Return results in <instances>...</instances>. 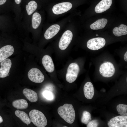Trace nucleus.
Segmentation results:
<instances>
[{"label": "nucleus", "instance_id": "obj_1", "mask_svg": "<svg viewBox=\"0 0 127 127\" xmlns=\"http://www.w3.org/2000/svg\"><path fill=\"white\" fill-rule=\"evenodd\" d=\"M60 116L67 122L72 124L75 118V113L72 105L65 103L58 107L57 109Z\"/></svg>", "mask_w": 127, "mask_h": 127}, {"label": "nucleus", "instance_id": "obj_2", "mask_svg": "<svg viewBox=\"0 0 127 127\" xmlns=\"http://www.w3.org/2000/svg\"><path fill=\"white\" fill-rule=\"evenodd\" d=\"M30 119L33 123L38 127H44L47 124L46 118L40 111L36 109L31 111L29 113Z\"/></svg>", "mask_w": 127, "mask_h": 127}, {"label": "nucleus", "instance_id": "obj_3", "mask_svg": "<svg viewBox=\"0 0 127 127\" xmlns=\"http://www.w3.org/2000/svg\"><path fill=\"white\" fill-rule=\"evenodd\" d=\"M80 71L79 66L77 63H73L69 65L66 75V81L70 83L74 82L77 79Z\"/></svg>", "mask_w": 127, "mask_h": 127}, {"label": "nucleus", "instance_id": "obj_4", "mask_svg": "<svg viewBox=\"0 0 127 127\" xmlns=\"http://www.w3.org/2000/svg\"><path fill=\"white\" fill-rule=\"evenodd\" d=\"M100 74L104 77H109L113 76L115 72V69L113 64L107 62L102 64L100 67Z\"/></svg>", "mask_w": 127, "mask_h": 127}, {"label": "nucleus", "instance_id": "obj_5", "mask_svg": "<svg viewBox=\"0 0 127 127\" xmlns=\"http://www.w3.org/2000/svg\"><path fill=\"white\" fill-rule=\"evenodd\" d=\"M105 44L106 41L104 38L97 37L89 40L87 43V46L90 49L96 50L103 48Z\"/></svg>", "mask_w": 127, "mask_h": 127}, {"label": "nucleus", "instance_id": "obj_6", "mask_svg": "<svg viewBox=\"0 0 127 127\" xmlns=\"http://www.w3.org/2000/svg\"><path fill=\"white\" fill-rule=\"evenodd\" d=\"M28 77L31 81L37 83H40L44 80V77L40 71L36 68L30 70L28 74Z\"/></svg>", "mask_w": 127, "mask_h": 127}, {"label": "nucleus", "instance_id": "obj_7", "mask_svg": "<svg viewBox=\"0 0 127 127\" xmlns=\"http://www.w3.org/2000/svg\"><path fill=\"white\" fill-rule=\"evenodd\" d=\"M73 34L71 31L67 30L62 35L59 43V47L62 50L65 49L68 47L72 40Z\"/></svg>", "mask_w": 127, "mask_h": 127}, {"label": "nucleus", "instance_id": "obj_8", "mask_svg": "<svg viewBox=\"0 0 127 127\" xmlns=\"http://www.w3.org/2000/svg\"><path fill=\"white\" fill-rule=\"evenodd\" d=\"M108 125L109 127H127V116L115 117L110 119Z\"/></svg>", "mask_w": 127, "mask_h": 127}, {"label": "nucleus", "instance_id": "obj_9", "mask_svg": "<svg viewBox=\"0 0 127 127\" xmlns=\"http://www.w3.org/2000/svg\"><path fill=\"white\" fill-rule=\"evenodd\" d=\"M72 7V4L70 2L61 3L54 5L53 7L52 11L54 14L59 15L68 11Z\"/></svg>", "mask_w": 127, "mask_h": 127}, {"label": "nucleus", "instance_id": "obj_10", "mask_svg": "<svg viewBox=\"0 0 127 127\" xmlns=\"http://www.w3.org/2000/svg\"><path fill=\"white\" fill-rule=\"evenodd\" d=\"M12 64L11 60L9 59H7L1 62L0 78H4L8 76Z\"/></svg>", "mask_w": 127, "mask_h": 127}, {"label": "nucleus", "instance_id": "obj_11", "mask_svg": "<svg viewBox=\"0 0 127 127\" xmlns=\"http://www.w3.org/2000/svg\"><path fill=\"white\" fill-rule=\"evenodd\" d=\"M14 51L13 47L7 45L0 49V63L7 59L13 53Z\"/></svg>", "mask_w": 127, "mask_h": 127}, {"label": "nucleus", "instance_id": "obj_12", "mask_svg": "<svg viewBox=\"0 0 127 127\" xmlns=\"http://www.w3.org/2000/svg\"><path fill=\"white\" fill-rule=\"evenodd\" d=\"M112 1V0H102L95 6V12L100 13L107 10L110 8Z\"/></svg>", "mask_w": 127, "mask_h": 127}, {"label": "nucleus", "instance_id": "obj_13", "mask_svg": "<svg viewBox=\"0 0 127 127\" xmlns=\"http://www.w3.org/2000/svg\"><path fill=\"white\" fill-rule=\"evenodd\" d=\"M43 65L46 71L49 72H52L54 70V66L52 58L49 56H44L42 59Z\"/></svg>", "mask_w": 127, "mask_h": 127}, {"label": "nucleus", "instance_id": "obj_14", "mask_svg": "<svg viewBox=\"0 0 127 127\" xmlns=\"http://www.w3.org/2000/svg\"><path fill=\"white\" fill-rule=\"evenodd\" d=\"M60 29V26L58 24L51 25L45 31L44 34L45 38L47 40L51 39L58 33Z\"/></svg>", "mask_w": 127, "mask_h": 127}, {"label": "nucleus", "instance_id": "obj_15", "mask_svg": "<svg viewBox=\"0 0 127 127\" xmlns=\"http://www.w3.org/2000/svg\"><path fill=\"white\" fill-rule=\"evenodd\" d=\"M83 91L85 97L88 99H92L94 95V90L92 83L90 82L86 83L84 85Z\"/></svg>", "mask_w": 127, "mask_h": 127}, {"label": "nucleus", "instance_id": "obj_16", "mask_svg": "<svg viewBox=\"0 0 127 127\" xmlns=\"http://www.w3.org/2000/svg\"><path fill=\"white\" fill-rule=\"evenodd\" d=\"M23 92L26 98L31 102H36L38 99L37 93L31 89L25 88L23 90Z\"/></svg>", "mask_w": 127, "mask_h": 127}, {"label": "nucleus", "instance_id": "obj_17", "mask_svg": "<svg viewBox=\"0 0 127 127\" xmlns=\"http://www.w3.org/2000/svg\"><path fill=\"white\" fill-rule=\"evenodd\" d=\"M107 22V20L106 19H99L92 24L90 27L91 29L94 30L101 29L105 27Z\"/></svg>", "mask_w": 127, "mask_h": 127}, {"label": "nucleus", "instance_id": "obj_18", "mask_svg": "<svg viewBox=\"0 0 127 127\" xmlns=\"http://www.w3.org/2000/svg\"><path fill=\"white\" fill-rule=\"evenodd\" d=\"M114 34L117 36H120L127 34V26L121 24L119 27H115L113 30Z\"/></svg>", "mask_w": 127, "mask_h": 127}, {"label": "nucleus", "instance_id": "obj_19", "mask_svg": "<svg viewBox=\"0 0 127 127\" xmlns=\"http://www.w3.org/2000/svg\"><path fill=\"white\" fill-rule=\"evenodd\" d=\"M15 114L16 116L19 118L24 123L28 125L31 122L30 119L28 115L25 112L19 111L16 110Z\"/></svg>", "mask_w": 127, "mask_h": 127}, {"label": "nucleus", "instance_id": "obj_20", "mask_svg": "<svg viewBox=\"0 0 127 127\" xmlns=\"http://www.w3.org/2000/svg\"><path fill=\"white\" fill-rule=\"evenodd\" d=\"M12 106L17 109H25L28 106V103L26 100L23 99L15 100L12 103Z\"/></svg>", "mask_w": 127, "mask_h": 127}, {"label": "nucleus", "instance_id": "obj_21", "mask_svg": "<svg viewBox=\"0 0 127 127\" xmlns=\"http://www.w3.org/2000/svg\"><path fill=\"white\" fill-rule=\"evenodd\" d=\"M41 21L40 15L37 12L34 13L32 15V20L33 28L34 29L37 28L40 24Z\"/></svg>", "mask_w": 127, "mask_h": 127}, {"label": "nucleus", "instance_id": "obj_22", "mask_svg": "<svg viewBox=\"0 0 127 127\" xmlns=\"http://www.w3.org/2000/svg\"><path fill=\"white\" fill-rule=\"evenodd\" d=\"M37 7V3L34 1L29 2L26 5V8L28 14L30 15L36 10Z\"/></svg>", "mask_w": 127, "mask_h": 127}, {"label": "nucleus", "instance_id": "obj_23", "mask_svg": "<svg viewBox=\"0 0 127 127\" xmlns=\"http://www.w3.org/2000/svg\"><path fill=\"white\" fill-rule=\"evenodd\" d=\"M117 110L119 113L121 115L127 116V105L119 104L116 107Z\"/></svg>", "mask_w": 127, "mask_h": 127}, {"label": "nucleus", "instance_id": "obj_24", "mask_svg": "<svg viewBox=\"0 0 127 127\" xmlns=\"http://www.w3.org/2000/svg\"><path fill=\"white\" fill-rule=\"evenodd\" d=\"M91 115L89 112L84 111L81 118V122L85 124H87L91 120Z\"/></svg>", "mask_w": 127, "mask_h": 127}, {"label": "nucleus", "instance_id": "obj_25", "mask_svg": "<svg viewBox=\"0 0 127 127\" xmlns=\"http://www.w3.org/2000/svg\"><path fill=\"white\" fill-rule=\"evenodd\" d=\"M42 95L44 98L48 100H52L54 99V94L50 91L44 90L42 92Z\"/></svg>", "mask_w": 127, "mask_h": 127}, {"label": "nucleus", "instance_id": "obj_26", "mask_svg": "<svg viewBox=\"0 0 127 127\" xmlns=\"http://www.w3.org/2000/svg\"><path fill=\"white\" fill-rule=\"evenodd\" d=\"M98 121L96 119L91 121L88 124L87 127H97L99 125Z\"/></svg>", "mask_w": 127, "mask_h": 127}, {"label": "nucleus", "instance_id": "obj_27", "mask_svg": "<svg viewBox=\"0 0 127 127\" xmlns=\"http://www.w3.org/2000/svg\"><path fill=\"white\" fill-rule=\"evenodd\" d=\"M124 58L125 61H127V51L125 53L124 56Z\"/></svg>", "mask_w": 127, "mask_h": 127}, {"label": "nucleus", "instance_id": "obj_28", "mask_svg": "<svg viewBox=\"0 0 127 127\" xmlns=\"http://www.w3.org/2000/svg\"><path fill=\"white\" fill-rule=\"evenodd\" d=\"M7 0H0V5H2L4 4Z\"/></svg>", "mask_w": 127, "mask_h": 127}, {"label": "nucleus", "instance_id": "obj_29", "mask_svg": "<svg viewBox=\"0 0 127 127\" xmlns=\"http://www.w3.org/2000/svg\"><path fill=\"white\" fill-rule=\"evenodd\" d=\"M16 3L17 4H19L21 2V0H15Z\"/></svg>", "mask_w": 127, "mask_h": 127}, {"label": "nucleus", "instance_id": "obj_30", "mask_svg": "<svg viewBox=\"0 0 127 127\" xmlns=\"http://www.w3.org/2000/svg\"><path fill=\"white\" fill-rule=\"evenodd\" d=\"M3 121V119L1 116L0 115V123H2Z\"/></svg>", "mask_w": 127, "mask_h": 127}, {"label": "nucleus", "instance_id": "obj_31", "mask_svg": "<svg viewBox=\"0 0 127 127\" xmlns=\"http://www.w3.org/2000/svg\"><path fill=\"white\" fill-rule=\"evenodd\" d=\"M96 36H99L98 35V34H96Z\"/></svg>", "mask_w": 127, "mask_h": 127}, {"label": "nucleus", "instance_id": "obj_32", "mask_svg": "<svg viewBox=\"0 0 127 127\" xmlns=\"http://www.w3.org/2000/svg\"><path fill=\"white\" fill-rule=\"evenodd\" d=\"M64 127H67V126H64Z\"/></svg>", "mask_w": 127, "mask_h": 127}]
</instances>
